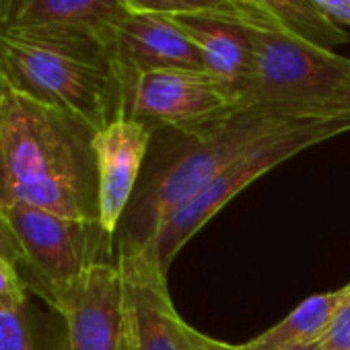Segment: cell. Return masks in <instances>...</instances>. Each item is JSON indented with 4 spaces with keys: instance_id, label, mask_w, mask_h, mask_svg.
<instances>
[{
    "instance_id": "1",
    "label": "cell",
    "mask_w": 350,
    "mask_h": 350,
    "mask_svg": "<svg viewBox=\"0 0 350 350\" xmlns=\"http://www.w3.org/2000/svg\"><path fill=\"white\" fill-rule=\"evenodd\" d=\"M315 118L293 107L239 105L192 128L159 130L120 223L118 250L148 247L159 229L235 159Z\"/></svg>"
},
{
    "instance_id": "2",
    "label": "cell",
    "mask_w": 350,
    "mask_h": 350,
    "mask_svg": "<svg viewBox=\"0 0 350 350\" xmlns=\"http://www.w3.org/2000/svg\"><path fill=\"white\" fill-rule=\"evenodd\" d=\"M95 128L7 85L0 109V206L99 221Z\"/></svg>"
},
{
    "instance_id": "3",
    "label": "cell",
    "mask_w": 350,
    "mask_h": 350,
    "mask_svg": "<svg viewBox=\"0 0 350 350\" xmlns=\"http://www.w3.org/2000/svg\"><path fill=\"white\" fill-rule=\"evenodd\" d=\"M0 75L11 89L70 111L95 130L122 118V83L111 44L97 36L3 27Z\"/></svg>"
},
{
    "instance_id": "4",
    "label": "cell",
    "mask_w": 350,
    "mask_h": 350,
    "mask_svg": "<svg viewBox=\"0 0 350 350\" xmlns=\"http://www.w3.org/2000/svg\"><path fill=\"white\" fill-rule=\"evenodd\" d=\"M245 33L252 46V72L239 93V105H284L321 116L315 107L348 77L350 58L274 27L245 23Z\"/></svg>"
},
{
    "instance_id": "5",
    "label": "cell",
    "mask_w": 350,
    "mask_h": 350,
    "mask_svg": "<svg viewBox=\"0 0 350 350\" xmlns=\"http://www.w3.org/2000/svg\"><path fill=\"white\" fill-rule=\"evenodd\" d=\"M346 132H350V118H315L264 140L256 148L235 159L180 211H175L171 219L159 229L152 243L148 245L159 264L169 270L180 250H184V245L213 217H217L223 206H227L239 192H243L264 173L272 171L276 165L288 161L291 157Z\"/></svg>"
},
{
    "instance_id": "6",
    "label": "cell",
    "mask_w": 350,
    "mask_h": 350,
    "mask_svg": "<svg viewBox=\"0 0 350 350\" xmlns=\"http://www.w3.org/2000/svg\"><path fill=\"white\" fill-rule=\"evenodd\" d=\"M25 254L27 291L48 299L95 264L111 262L113 235L99 221L70 219L33 206L3 208Z\"/></svg>"
},
{
    "instance_id": "7",
    "label": "cell",
    "mask_w": 350,
    "mask_h": 350,
    "mask_svg": "<svg viewBox=\"0 0 350 350\" xmlns=\"http://www.w3.org/2000/svg\"><path fill=\"white\" fill-rule=\"evenodd\" d=\"M124 282L126 338L132 350H213L219 340L200 334L175 309L167 270L150 247L118 250Z\"/></svg>"
},
{
    "instance_id": "8",
    "label": "cell",
    "mask_w": 350,
    "mask_h": 350,
    "mask_svg": "<svg viewBox=\"0 0 350 350\" xmlns=\"http://www.w3.org/2000/svg\"><path fill=\"white\" fill-rule=\"evenodd\" d=\"M239 107L235 95L206 70H150L122 83V116L152 134L208 122Z\"/></svg>"
},
{
    "instance_id": "9",
    "label": "cell",
    "mask_w": 350,
    "mask_h": 350,
    "mask_svg": "<svg viewBox=\"0 0 350 350\" xmlns=\"http://www.w3.org/2000/svg\"><path fill=\"white\" fill-rule=\"evenodd\" d=\"M46 301L64 317L70 350H122L126 309L118 262L91 266Z\"/></svg>"
},
{
    "instance_id": "10",
    "label": "cell",
    "mask_w": 350,
    "mask_h": 350,
    "mask_svg": "<svg viewBox=\"0 0 350 350\" xmlns=\"http://www.w3.org/2000/svg\"><path fill=\"white\" fill-rule=\"evenodd\" d=\"M150 142L152 130L124 116L95 132L99 223L113 237L140 182Z\"/></svg>"
},
{
    "instance_id": "11",
    "label": "cell",
    "mask_w": 350,
    "mask_h": 350,
    "mask_svg": "<svg viewBox=\"0 0 350 350\" xmlns=\"http://www.w3.org/2000/svg\"><path fill=\"white\" fill-rule=\"evenodd\" d=\"M111 54L120 83L150 70H206L188 33L159 13H128L116 29Z\"/></svg>"
},
{
    "instance_id": "12",
    "label": "cell",
    "mask_w": 350,
    "mask_h": 350,
    "mask_svg": "<svg viewBox=\"0 0 350 350\" xmlns=\"http://www.w3.org/2000/svg\"><path fill=\"white\" fill-rule=\"evenodd\" d=\"M126 0H5L3 27H48L83 31L113 44L128 15Z\"/></svg>"
},
{
    "instance_id": "13",
    "label": "cell",
    "mask_w": 350,
    "mask_h": 350,
    "mask_svg": "<svg viewBox=\"0 0 350 350\" xmlns=\"http://www.w3.org/2000/svg\"><path fill=\"white\" fill-rule=\"evenodd\" d=\"M173 21L196 44L206 70L235 95L239 105V93L252 72V46L245 23L208 15H180Z\"/></svg>"
},
{
    "instance_id": "14",
    "label": "cell",
    "mask_w": 350,
    "mask_h": 350,
    "mask_svg": "<svg viewBox=\"0 0 350 350\" xmlns=\"http://www.w3.org/2000/svg\"><path fill=\"white\" fill-rule=\"evenodd\" d=\"M348 295V284L338 291L311 295L276 325L243 344H233V350H293L317 342Z\"/></svg>"
},
{
    "instance_id": "15",
    "label": "cell",
    "mask_w": 350,
    "mask_h": 350,
    "mask_svg": "<svg viewBox=\"0 0 350 350\" xmlns=\"http://www.w3.org/2000/svg\"><path fill=\"white\" fill-rule=\"evenodd\" d=\"M243 3L268 17L284 33L313 46L334 50L336 46L350 42L348 31L319 13L309 0H243Z\"/></svg>"
},
{
    "instance_id": "16",
    "label": "cell",
    "mask_w": 350,
    "mask_h": 350,
    "mask_svg": "<svg viewBox=\"0 0 350 350\" xmlns=\"http://www.w3.org/2000/svg\"><path fill=\"white\" fill-rule=\"evenodd\" d=\"M126 7L130 13H159L167 17L208 15L278 29L268 17H264L243 0H126Z\"/></svg>"
},
{
    "instance_id": "17",
    "label": "cell",
    "mask_w": 350,
    "mask_h": 350,
    "mask_svg": "<svg viewBox=\"0 0 350 350\" xmlns=\"http://www.w3.org/2000/svg\"><path fill=\"white\" fill-rule=\"evenodd\" d=\"M0 350H38L27 305H0Z\"/></svg>"
},
{
    "instance_id": "18",
    "label": "cell",
    "mask_w": 350,
    "mask_h": 350,
    "mask_svg": "<svg viewBox=\"0 0 350 350\" xmlns=\"http://www.w3.org/2000/svg\"><path fill=\"white\" fill-rule=\"evenodd\" d=\"M350 288V286H348ZM321 350H346L350 348V295L340 305L323 336L319 338Z\"/></svg>"
},
{
    "instance_id": "19",
    "label": "cell",
    "mask_w": 350,
    "mask_h": 350,
    "mask_svg": "<svg viewBox=\"0 0 350 350\" xmlns=\"http://www.w3.org/2000/svg\"><path fill=\"white\" fill-rule=\"evenodd\" d=\"M0 305H27V284L19 268L0 258Z\"/></svg>"
},
{
    "instance_id": "20",
    "label": "cell",
    "mask_w": 350,
    "mask_h": 350,
    "mask_svg": "<svg viewBox=\"0 0 350 350\" xmlns=\"http://www.w3.org/2000/svg\"><path fill=\"white\" fill-rule=\"evenodd\" d=\"M0 258L15 264L19 268V272L25 270V254L21 250V243L3 211V206H0Z\"/></svg>"
},
{
    "instance_id": "21",
    "label": "cell",
    "mask_w": 350,
    "mask_h": 350,
    "mask_svg": "<svg viewBox=\"0 0 350 350\" xmlns=\"http://www.w3.org/2000/svg\"><path fill=\"white\" fill-rule=\"evenodd\" d=\"M317 113L321 116H334V118H350V72L342 81V85L336 89L334 95L323 99L317 107Z\"/></svg>"
},
{
    "instance_id": "22",
    "label": "cell",
    "mask_w": 350,
    "mask_h": 350,
    "mask_svg": "<svg viewBox=\"0 0 350 350\" xmlns=\"http://www.w3.org/2000/svg\"><path fill=\"white\" fill-rule=\"evenodd\" d=\"M329 21L338 25H350V0H309Z\"/></svg>"
},
{
    "instance_id": "23",
    "label": "cell",
    "mask_w": 350,
    "mask_h": 350,
    "mask_svg": "<svg viewBox=\"0 0 350 350\" xmlns=\"http://www.w3.org/2000/svg\"><path fill=\"white\" fill-rule=\"evenodd\" d=\"M5 91H7V81L0 75V109H3V99H5Z\"/></svg>"
},
{
    "instance_id": "24",
    "label": "cell",
    "mask_w": 350,
    "mask_h": 350,
    "mask_svg": "<svg viewBox=\"0 0 350 350\" xmlns=\"http://www.w3.org/2000/svg\"><path fill=\"white\" fill-rule=\"evenodd\" d=\"M293 350H321V346H319V340H317V342H311V344H305V346H297Z\"/></svg>"
},
{
    "instance_id": "25",
    "label": "cell",
    "mask_w": 350,
    "mask_h": 350,
    "mask_svg": "<svg viewBox=\"0 0 350 350\" xmlns=\"http://www.w3.org/2000/svg\"><path fill=\"white\" fill-rule=\"evenodd\" d=\"M54 350H70V346H68V340H66V334L58 340V344H56V348Z\"/></svg>"
},
{
    "instance_id": "26",
    "label": "cell",
    "mask_w": 350,
    "mask_h": 350,
    "mask_svg": "<svg viewBox=\"0 0 350 350\" xmlns=\"http://www.w3.org/2000/svg\"><path fill=\"white\" fill-rule=\"evenodd\" d=\"M213 350H233V344H227V342H217V346L213 348Z\"/></svg>"
},
{
    "instance_id": "27",
    "label": "cell",
    "mask_w": 350,
    "mask_h": 350,
    "mask_svg": "<svg viewBox=\"0 0 350 350\" xmlns=\"http://www.w3.org/2000/svg\"><path fill=\"white\" fill-rule=\"evenodd\" d=\"M122 350H132V346H130V342H128V338H126V332H124V342H122Z\"/></svg>"
},
{
    "instance_id": "28",
    "label": "cell",
    "mask_w": 350,
    "mask_h": 350,
    "mask_svg": "<svg viewBox=\"0 0 350 350\" xmlns=\"http://www.w3.org/2000/svg\"><path fill=\"white\" fill-rule=\"evenodd\" d=\"M3 9H5V0H0V25H3Z\"/></svg>"
},
{
    "instance_id": "29",
    "label": "cell",
    "mask_w": 350,
    "mask_h": 350,
    "mask_svg": "<svg viewBox=\"0 0 350 350\" xmlns=\"http://www.w3.org/2000/svg\"><path fill=\"white\" fill-rule=\"evenodd\" d=\"M348 286H350V282H348Z\"/></svg>"
},
{
    "instance_id": "30",
    "label": "cell",
    "mask_w": 350,
    "mask_h": 350,
    "mask_svg": "<svg viewBox=\"0 0 350 350\" xmlns=\"http://www.w3.org/2000/svg\"><path fill=\"white\" fill-rule=\"evenodd\" d=\"M346 350H350V348H346Z\"/></svg>"
}]
</instances>
